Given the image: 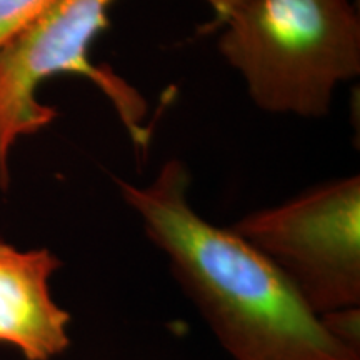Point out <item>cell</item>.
I'll list each match as a JSON object with an SVG mask.
<instances>
[{
    "mask_svg": "<svg viewBox=\"0 0 360 360\" xmlns=\"http://www.w3.org/2000/svg\"><path fill=\"white\" fill-rule=\"evenodd\" d=\"M117 186L233 359L360 360V345L314 314L260 252L192 209L184 162L167 160L147 186L125 180Z\"/></svg>",
    "mask_w": 360,
    "mask_h": 360,
    "instance_id": "6da1fadb",
    "label": "cell"
},
{
    "mask_svg": "<svg viewBox=\"0 0 360 360\" xmlns=\"http://www.w3.org/2000/svg\"><path fill=\"white\" fill-rule=\"evenodd\" d=\"M220 22V56L270 114L326 117L337 85L360 74L350 0H236Z\"/></svg>",
    "mask_w": 360,
    "mask_h": 360,
    "instance_id": "7a4b0ae2",
    "label": "cell"
},
{
    "mask_svg": "<svg viewBox=\"0 0 360 360\" xmlns=\"http://www.w3.org/2000/svg\"><path fill=\"white\" fill-rule=\"evenodd\" d=\"M115 0H52L19 34L0 45V187L11 180V154L20 139L49 127L57 110L40 102V85L57 75H80L109 98L135 147L150 141L147 102L109 67L96 65L90 47L110 24ZM220 20L233 0H205Z\"/></svg>",
    "mask_w": 360,
    "mask_h": 360,
    "instance_id": "3957f363",
    "label": "cell"
},
{
    "mask_svg": "<svg viewBox=\"0 0 360 360\" xmlns=\"http://www.w3.org/2000/svg\"><path fill=\"white\" fill-rule=\"evenodd\" d=\"M229 229L260 252L314 314L359 309V175L327 180Z\"/></svg>",
    "mask_w": 360,
    "mask_h": 360,
    "instance_id": "277c9868",
    "label": "cell"
},
{
    "mask_svg": "<svg viewBox=\"0 0 360 360\" xmlns=\"http://www.w3.org/2000/svg\"><path fill=\"white\" fill-rule=\"evenodd\" d=\"M60 265L49 249L20 250L0 240V342L25 360H51L70 344V315L49 285Z\"/></svg>",
    "mask_w": 360,
    "mask_h": 360,
    "instance_id": "5b68a950",
    "label": "cell"
},
{
    "mask_svg": "<svg viewBox=\"0 0 360 360\" xmlns=\"http://www.w3.org/2000/svg\"><path fill=\"white\" fill-rule=\"evenodd\" d=\"M52 0H0V45L30 24Z\"/></svg>",
    "mask_w": 360,
    "mask_h": 360,
    "instance_id": "8992f818",
    "label": "cell"
}]
</instances>
